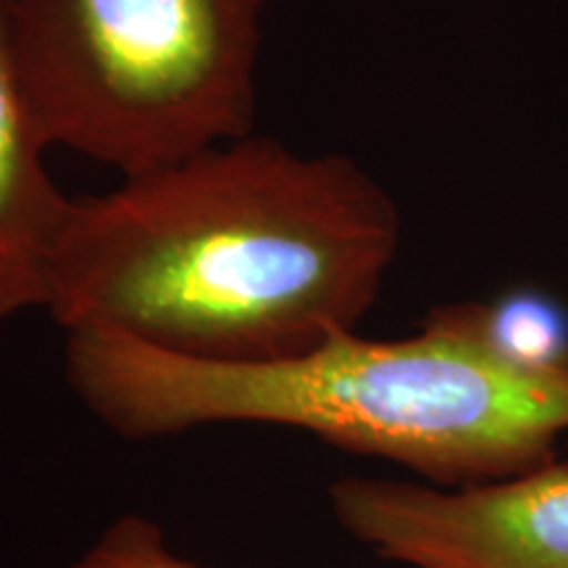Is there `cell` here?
Returning <instances> with one entry per match:
<instances>
[{
	"mask_svg": "<svg viewBox=\"0 0 568 568\" xmlns=\"http://www.w3.org/2000/svg\"><path fill=\"white\" fill-rule=\"evenodd\" d=\"M400 213L347 155L219 142L74 201L45 311L203 361H280L355 332Z\"/></svg>",
	"mask_w": 568,
	"mask_h": 568,
	"instance_id": "cell-1",
	"label": "cell"
},
{
	"mask_svg": "<svg viewBox=\"0 0 568 568\" xmlns=\"http://www.w3.org/2000/svg\"><path fill=\"white\" fill-rule=\"evenodd\" d=\"M67 379L109 429L155 439L272 424L395 460L439 487L527 474L568 432V368L510 364L432 311L416 335L326 339L280 361H203L116 332H69Z\"/></svg>",
	"mask_w": 568,
	"mask_h": 568,
	"instance_id": "cell-2",
	"label": "cell"
},
{
	"mask_svg": "<svg viewBox=\"0 0 568 568\" xmlns=\"http://www.w3.org/2000/svg\"><path fill=\"white\" fill-rule=\"evenodd\" d=\"M266 0H11L51 145L122 176L251 134Z\"/></svg>",
	"mask_w": 568,
	"mask_h": 568,
	"instance_id": "cell-3",
	"label": "cell"
},
{
	"mask_svg": "<svg viewBox=\"0 0 568 568\" xmlns=\"http://www.w3.org/2000/svg\"><path fill=\"white\" fill-rule=\"evenodd\" d=\"M332 514L376 556L410 568H568V466L466 487L345 477Z\"/></svg>",
	"mask_w": 568,
	"mask_h": 568,
	"instance_id": "cell-4",
	"label": "cell"
},
{
	"mask_svg": "<svg viewBox=\"0 0 568 568\" xmlns=\"http://www.w3.org/2000/svg\"><path fill=\"white\" fill-rule=\"evenodd\" d=\"M51 145L21 77L11 0H0V324L45 308L74 197L48 172Z\"/></svg>",
	"mask_w": 568,
	"mask_h": 568,
	"instance_id": "cell-5",
	"label": "cell"
},
{
	"mask_svg": "<svg viewBox=\"0 0 568 568\" xmlns=\"http://www.w3.org/2000/svg\"><path fill=\"white\" fill-rule=\"evenodd\" d=\"M445 311L510 364L568 368V314L550 295L516 290L495 303H453Z\"/></svg>",
	"mask_w": 568,
	"mask_h": 568,
	"instance_id": "cell-6",
	"label": "cell"
},
{
	"mask_svg": "<svg viewBox=\"0 0 568 568\" xmlns=\"http://www.w3.org/2000/svg\"><path fill=\"white\" fill-rule=\"evenodd\" d=\"M71 568H201L174 552L161 524L145 516H122L77 558Z\"/></svg>",
	"mask_w": 568,
	"mask_h": 568,
	"instance_id": "cell-7",
	"label": "cell"
}]
</instances>
